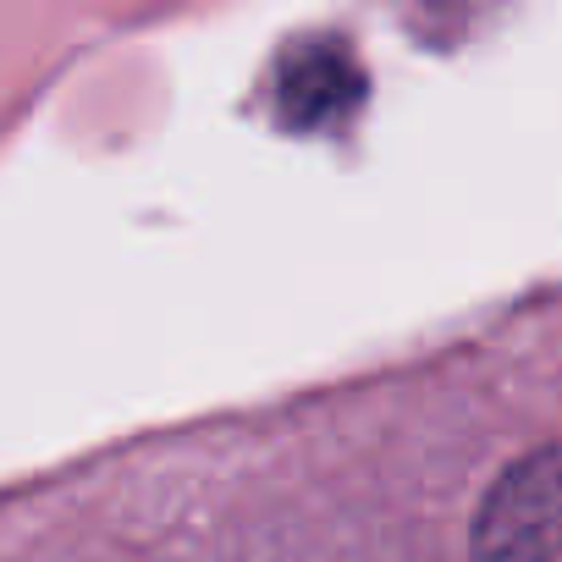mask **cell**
Here are the masks:
<instances>
[{"instance_id":"obj_1","label":"cell","mask_w":562,"mask_h":562,"mask_svg":"<svg viewBox=\"0 0 562 562\" xmlns=\"http://www.w3.org/2000/svg\"><path fill=\"white\" fill-rule=\"evenodd\" d=\"M474 562H562V447L518 458L485 496Z\"/></svg>"}]
</instances>
